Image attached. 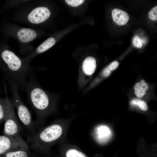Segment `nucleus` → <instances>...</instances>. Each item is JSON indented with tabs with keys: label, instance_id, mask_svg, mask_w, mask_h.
<instances>
[{
	"label": "nucleus",
	"instance_id": "obj_19",
	"mask_svg": "<svg viewBox=\"0 0 157 157\" xmlns=\"http://www.w3.org/2000/svg\"><path fill=\"white\" fill-rule=\"evenodd\" d=\"M157 6H156L152 8L149 11L148 16L149 18L153 21L157 19Z\"/></svg>",
	"mask_w": 157,
	"mask_h": 157
},
{
	"label": "nucleus",
	"instance_id": "obj_16",
	"mask_svg": "<svg viewBox=\"0 0 157 157\" xmlns=\"http://www.w3.org/2000/svg\"><path fill=\"white\" fill-rule=\"evenodd\" d=\"M64 157H88L83 152L74 148H69L63 153Z\"/></svg>",
	"mask_w": 157,
	"mask_h": 157
},
{
	"label": "nucleus",
	"instance_id": "obj_2",
	"mask_svg": "<svg viewBox=\"0 0 157 157\" xmlns=\"http://www.w3.org/2000/svg\"><path fill=\"white\" fill-rule=\"evenodd\" d=\"M0 69L5 81L15 83L18 88L24 89L27 78L35 72L32 68L23 64L13 52L7 49L0 54Z\"/></svg>",
	"mask_w": 157,
	"mask_h": 157
},
{
	"label": "nucleus",
	"instance_id": "obj_4",
	"mask_svg": "<svg viewBox=\"0 0 157 157\" xmlns=\"http://www.w3.org/2000/svg\"><path fill=\"white\" fill-rule=\"evenodd\" d=\"M9 84L13 93V97L11 100L14 107L17 110L18 117L29 134L32 133L37 131V129L34 122L32 120L31 114L20 97L17 85L13 83Z\"/></svg>",
	"mask_w": 157,
	"mask_h": 157
},
{
	"label": "nucleus",
	"instance_id": "obj_9",
	"mask_svg": "<svg viewBox=\"0 0 157 157\" xmlns=\"http://www.w3.org/2000/svg\"><path fill=\"white\" fill-rule=\"evenodd\" d=\"M112 13L113 20L119 25H124L129 20V15L126 12L122 10L115 8L113 10Z\"/></svg>",
	"mask_w": 157,
	"mask_h": 157
},
{
	"label": "nucleus",
	"instance_id": "obj_7",
	"mask_svg": "<svg viewBox=\"0 0 157 157\" xmlns=\"http://www.w3.org/2000/svg\"><path fill=\"white\" fill-rule=\"evenodd\" d=\"M50 15L49 9L44 7H39L33 10L28 16V20L31 23L38 24L49 18Z\"/></svg>",
	"mask_w": 157,
	"mask_h": 157
},
{
	"label": "nucleus",
	"instance_id": "obj_24",
	"mask_svg": "<svg viewBox=\"0 0 157 157\" xmlns=\"http://www.w3.org/2000/svg\"><path fill=\"white\" fill-rule=\"evenodd\" d=\"M1 98L0 97V99Z\"/></svg>",
	"mask_w": 157,
	"mask_h": 157
},
{
	"label": "nucleus",
	"instance_id": "obj_15",
	"mask_svg": "<svg viewBox=\"0 0 157 157\" xmlns=\"http://www.w3.org/2000/svg\"><path fill=\"white\" fill-rule=\"evenodd\" d=\"M56 43L55 39L53 37H50L42 43L36 49V52L40 53L48 50Z\"/></svg>",
	"mask_w": 157,
	"mask_h": 157
},
{
	"label": "nucleus",
	"instance_id": "obj_18",
	"mask_svg": "<svg viewBox=\"0 0 157 157\" xmlns=\"http://www.w3.org/2000/svg\"><path fill=\"white\" fill-rule=\"evenodd\" d=\"M66 3L73 7H76L82 4L85 1L83 0H65Z\"/></svg>",
	"mask_w": 157,
	"mask_h": 157
},
{
	"label": "nucleus",
	"instance_id": "obj_3",
	"mask_svg": "<svg viewBox=\"0 0 157 157\" xmlns=\"http://www.w3.org/2000/svg\"><path fill=\"white\" fill-rule=\"evenodd\" d=\"M63 133V129L61 124L55 122L29 134L27 143L29 147L36 152L46 153L59 141Z\"/></svg>",
	"mask_w": 157,
	"mask_h": 157
},
{
	"label": "nucleus",
	"instance_id": "obj_1",
	"mask_svg": "<svg viewBox=\"0 0 157 157\" xmlns=\"http://www.w3.org/2000/svg\"><path fill=\"white\" fill-rule=\"evenodd\" d=\"M24 89L36 115L34 122L37 129L43 124L46 118L52 112L54 99L40 86L34 74L29 77Z\"/></svg>",
	"mask_w": 157,
	"mask_h": 157
},
{
	"label": "nucleus",
	"instance_id": "obj_5",
	"mask_svg": "<svg viewBox=\"0 0 157 157\" xmlns=\"http://www.w3.org/2000/svg\"><path fill=\"white\" fill-rule=\"evenodd\" d=\"M14 108L13 104L4 121L3 135L13 138L23 144H28L20 135L22 128L15 113Z\"/></svg>",
	"mask_w": 157,
	"mask_h": 157
},
{
	"label": "nucleus",
	"instance_id": "obj_13",
	"mask_svg": "<svg viewBox=\"0 0 157 157\" xmlns=\"http://www.w3.org/2000/svg\"><path fill=\"white\" fill-rule=\"evenodd\" d=\"M29 148L12 151L0 155V157H33Z\"/></svg>",
	"mask_w": 157,
	"mask_h": 157
},
{
	"label": "nucleus",
	"instance_id": "obj_12",
	"mask_svg": "<svg viewBox=\"0 0 157 157\" xmlns=\"http://www.w3.org/2000/svg\"><path fill=\"white\" fill-rule=\"evenodd\" d=\"M111 134L109 129L106 126H101L96 129V138L101 142H105L109 138Z\"/></svg>",
	"mask_w": 157,
	"mask_h": 157
},
{
	"label": "nucleus",
	"instance_id": "obj_17",
	"mask_svg": "<svg viewBox=\"0 0 157 157\" xmlns=\"http://www.w3.org/2000/svg\"><path fill=\"white\" fill-rule=\"evenodd\" d=\"M131 103L132 105H138L143 110L146 111L148 109V106L146 103L138 99L132 100L131 101Z\"/></svg>",
	"mask_w": 157,
	"mask_h": 157
},
{
	"label": "nucleus",
	"instance_id": "obj_21",
	"mask_svg": "<svg viewBox=\"0 0 157 157\" xmlns=\"http://www.w3.org/2000/svg\"><path fill=\"white\" fill-rule=\"evenodd\" d=\"M119 63L117 61H115L112 63L109 66L111 70L115 69L118 66Z\"/></svg>",
	"mask_w": 157,
	"mask_h": 157
},
{
	"label": "nucleus",
	"instance_id": "obj_22",
	"mask_svg": "<svg viewBox=\"0 0 157 157\" xmlns=\"http://www.w3.org/2000/svg\"><path fill=\"white\" fill-rule=\"evenodd\" d=\"M111 69L109 66L105 68L103 72V74L105 76H108L110 74Z\"/></svg>",
	"mask_w": 157,
	"mask_h": 157
},
{
	"label": "nucleus",
	"instance_id": "obj_6",
	"mask_svg": "<svg viewBox=\"0 0 157 157\" xmlns=\"http://www.w3.org/2000/svg\"><path fill=\"white\" fill-rule=\"evenodd\" d=\"M29 148L16 139L4 135H0V155L9 151Z\"/></svg>",
	"mask_w": 157,
	"mask_h": 157
},
{
	"label": "nucleus",
	"instance_id": "obj_8",
	"mask_svg": "<svg viewBox=\"0 0 157 157\" xmlns=\"http://www.w3.org/2000/svg\"><path fill=\"white\" fill-rule=\"evenodd\" d=\"M4 82V90L5 97L0 99V123L4 121L13 105L11 99L8 97L6 81Z\"/></svg>",
	"mask_w": 157,
	"mask_h": 157
},
{
	"label": "nucleus",
	"instance_id": "obj_14",
	"mask_svg": "<svg viewBox=\"0 0 157 157\" xmlns=\"http://www.w3.org/2000/svg\"><path fill=\"white\" fill-rule=\"evenodd\" d=\"M133 88L135 94L137 97L140 98L145 95L149 86L144 80H142L140 82L136 83Z\"/></svg>",
	"mask_w": 157,
	"mask_h": 157
},
{
	"label": "nucleus",
	"instance_id": "obj_11",
	"mask_svg": "<svg viewBox=\"0 0 157 157\" xmlns=\"http://www.w3.org/2000/svg\"><path fill=\"white\" fill-rule=\"evenodd\" d=\"M96 68V60L93 57L89 56L87 57L83 63V70L87 75H92L94 72Z\"/></svg>",
	"mask_w": 157,
	"mask_h": 157
},
{
	"label": "nucleus",
	"instance_id": "obj_20",
	"mask_svg": "<svg viewBox=\"0 0 157 157\" xmlns=\"http://www.w3.org/2000/svg\"><path fill=\"white\" fill-rule=\"evenodd\" d=\"M133 42L134 46L138 48H140L142 46V43L141 40L136 36L133 38Z\"/></svg>",
	"mask_w": 157,
	"mask_h": 157
},
{
	"label": "nucleus",
	"instance_id": "obj_10",
	"mask_svg": "<svg viewBox=\"0 0 157 157\" xmlns=\"http://www.w3.org/2000/svg\"><path fill=\"white\" fill-rule=\"evenodd\" d=\"M37 34L34 30L28 28H23L19 30L17 33V37L22 42L26 43L31 41L36 37Z\"/></svg>",
	"mask_w": 157,
	"mask_h": 157
},
{
	"label": "nucleus",
	"instance_id": "obj_23",
	"mask_svg": "<svg viewBox=\"0 0 157 157\" xmlns=\"http://www.w3.org/2000/svg\"><path fill=\"white\" fill-rule=\"evenodd\" d=\"M33 157H48V156H37V157H36V156H33Z\"/></svg>",
	"mask_w": 157,
	"mask_h": 157
}]
</instances>
